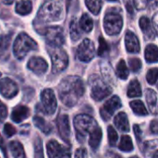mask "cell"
I'll list each match as a JSON object with an SVG mask.
<instances>
[{"label":"cell","mask_w":158,"mask_h":158,"mask_svg":"<svg viewBox=\"0 0 158 158\" xmlns=\"http://www.w3.org/2000/svg\"><path fill=\"white\" fill-rule=\"evenodd\" d=\"M4 133L6 137H12L16 133V129L9 123H6L4 127Z\"/></svg>","instance_id":"cell-39"},{"label":"cell","mask_w":158,"mask_h":158,"mask_svg":"<svg viewBox=\"0 0 158 158\" xmlns=\"http://www.w3.org/2000/svg\"><path fill=\"white\" fill-rule=\"evenodd\" d=\"M33 123H34V125H35L42 132H44V133H45V134L50 133V131H52L51 125H50L49 123H47V122H46L43 118H41V117H38V116L34 117V118H33Z\"/></svg>","instance_id":"cell-26"},{"label":"cell","mask_w":158,"mask_h":158,"mask_svg":"<svg viewBox=\"0 0 158 158\" xmlns=\"http://www.w3.org/2000/svg\"><path fill=\"white\" fill-rule=\"evenodd\" d=\"M134 132H135V135H136V137H137V139H138V141H140L141 140V136H142V131H141V129H140V127L138 126V125H134Z\"/></svg>","instance_id":"cell-44"},{"label":"cell","mask_w":158,"mask_h":158,"mask_svg":"<svg viewBox=\"0 0 158 158\" xmlns=\"http://www.w3.org/2000/svg\"><path fill=\"white\" fill-rule=\"evenodd\" d=\"M46 149H47V155L49 158L61 157L69 153L68 149L64 148L55 140H51L48 142L46 145Z\"/></svg>","instance_id":"cell-15"},{"label":"cell","mask_w":158,"mask_h":158,"mask_svg":"<svg viewBox=\"0 0 158 158\" xmlns=\"http://www.w3.org/2000/svg\"><path fill=\"white\" fill-rule=\"evenodd\" d=\"M7 115V109H6V106L0 101V116L5 118Z\"/></svg>","instance_id":"cell-43"},{"label":"cell","mask_w":158,"mask_h":158,"mask_svg":"<svg viewBox=\"0 0 158 158\" xmlns=\"http://www.w3.org/2000/svg\"><path fill=\"white\" fill-rule=\"evenodd\" d=\"M98 127L96 121L90 116L81 114L74 118V128L76 131V136L80 143L85 140L86 134H92V132Z\"/></svg>","instance_id":"cell-3"},{"label":"cell","mask_w":158,"mask_h":158,"mask_svg":"<svg viewBox=\"0 0 158 158\" xmlns=\"http://www.w3.org/2000/svg\"><path fill=\"white\" fill-rule=\"evenodd\" d=\"M2 119H4V118H2V117L0 116V123H1V121H2Z\"/></svg>","instance_id":"cell-51"},{"label":"cell","mask_w":158,"mask_h":158,"mask_svg":"<svg viewBox=\"0 0 158 158\" xmlns=\"http://www.w3.org/2000/svg\"><path fill=\"white\" fill-rule=\"evenodd\" d=\"M57 103L55 93L51 89H44L41 93L42 111L46 115H53L56 110Z\"/></svg>","instance_id":"cell-9"},{"label":"cell","mask_w":158,"mask_h":158,"mask_svg":"<svg viewBox=\"0 0 158 158\" xmlns=\"http://www.w3.org/2000/svg\"><path fill=\"white\" fill-rule=\"evenodd\" d=\"M37 43L31 36L25 32H21L17 36L14 42L13 52L15 56L19 60H21L28 55V53L37 49Z\"/></svg>","instance_id":"cell-4"},{"label":"cell","mask_w":158,"mask_h":158,"mask_svg":"<svg viewBox=\"0 0 158 158\" xmlns=\"http://www.w3.org/2000/svg\"><path fill=\"white\" fill-rule=\"evenodd\" d=\"M52 60L53 73H60L69 65V56L67 53L60 47H51L49 51Z\"/></svg>","instance_id":"cell-5"},{"label":"cell","mask_w":158,"mask_h":158,"mask_svg":"<svg viewBox=\"0 0 158 158\" xmlns=\"http://www.w3.org/2000/svg\"><path fill=\"white\" fill-rule=\"evenodd\" d=\"M140 27L147 39H154L155 31L152 27L150 19L147 17H142L140 19Z\"/></svg>","instance_id":"cell-19"},{"label":"cell","mask_w":158,"mask_h":158,"mask_svg":"<svg viewBox=\"0 0 158 158\" xmlns=\"http://www.w3.org/2000/svg\"><path fill=\"white\" fill-rule=\"evenodd\" d=\"M142 95V89L140 82L137 80H132L128 88V96L129 97H139Z\"/></svg>","instance_id":"cell-25"},{"label":"cell","mask_w":158,"mask_h":158,"mask_svg":"<svg viewBox=\"0 0 158 158\" xmlns=\"http://www.w3.org/2000/svg\"><path fill=\"white\" fill-rule=\"evenodd\" d=\"M131 107L132 111L138 116H147L148 112L143 103L140 100H134L131 102Z\"/></svg>","instance_id":"cell-28"},{"label":"cell","mask_w":158,"mask_h":158,"mask_svg":"<svg viewBox=\"0 0 158 158\" xmlns=\"http://www.w3.org/2000/svg\"><path fill=\"white\" fill-rule=\"evenodd\" d=\"M131 158H139V157H137V156H132V157H131Z\"/></svg>","instance_id":"cell-52"},{"label":"cell","mask_w":158,"mask_h":158,"mask_svg":"<svg viewBox=\"0 0 158 158\" xmlns=\"http://www.w3.org/2000/svg\"><path fill=\"white\" fill-rule=\"evenodd\" d=\"M34 150H35V158H44L43 155V146L40 138H37L34 143Z\"/></svg>","instance_id":"cell-38"},{"label":"cell","mask_w":158,"mask_h":158,"mask_svg":"<svg viewBox=\"0 0 158 158\" xmlns=\"http://www.w3.org/2000/svg\"><path fill=\"white\" fill-rule=\"evenodd\" d=\"M107 134H108V143L111 146H114L116 144V142L118 140V133L115 131V129L112 126H109L107 128Z\"/></svg>","instance_id":"cell-36"},{"label":"cell","mask_w":158,"mask_h":158,"mask_svg":"<svg viewBox=\"0 0 158 158\" xmlns=\"http://www.w3.org/2000/svg\"><path fill=\"white\" fill-rule=\"evenodd\" d=\"M69 33H70V37L72 41H77L80 39L81 37V31L79 28V25L77 23V20L75 19H73L70 21V25H69Z\"/></svg>","instance_id":"cell-33"},{"label":"cell","mask_w":158,"mask_h":158,"mask_svg":"<svg viewBox=\"0 0 158 158\" xmlns=\"http://www.w3.org/2000/svg\"><path fill=\"white\" fill-rule=\"evenodd\" d=\"M123 25L122 17L115 12H108L104 19V28L107 34L117 35L121 31Z\"/></svg>","instance_id":"cell-6"},{"label":"cell","mask_w":158,"mask_h":158,"mask_svg":"<svg viewBox=\"0 0 158 158\" xmlns=\"http://www.w3.org/2000/svg\"><path fill=\"white\" fill-rule=\"evenodd\" d=\"M127 10H128V11H130V13H131V14H132V13H133L132 7H131V5L130 3H127Z\"/></svg>","instance_id":"cell-47"},{"label":"cell","mask_w":158,"mask_h":158,"mask_svg":"<svg viewBox=\"0 0 158 158\" xmlns=\"http://www.w3.org/2000/svg\"><path fill=\"white\" fill-rule=\"evenodd\" d=\"M109 50V46H108V44L106 43V41L103 38V37H100L99 38V48H98V55L103 56H105V54H106Z\"/></svg>","instance_id":"cell-35"},{"label":"cell","mask_w":158,"mask_h":158,"mask_svg":"<svg viewBox=\"0 0 158 158\" xmlns=\"http://www.w3.org/2000/svg\"><path fill=\"white\" fill-rule=\"evenodd\" d=\"M9 149L14 158H25V152L22 144L18 141H13L9 143Z\"/></svg>","instance_id":"cell-24"},{"label":"cell","mask_w":158,"mask_h":158,"mask_svg":"<svg viewBox=\"0 0 158 158\" xmlns=\"http://www.w3.org/2000/svg\"><path fill=\"white\" fill-rule=\"evenodd\" d=\"M2 2L6 5H11L14 2V0H2Z\"/></svg>","instance_id":"cell-48"},{"label":"cell","mask_w":158,"mask_h":158,"mask_svg":"<svg viewBox=\"0 0 158 158\" xmlns=\"http://www.w3.org/2000/svg\"><path fill=\"white\" fill-rule=\"evenodd\" d=\"M19 93V87L15 81L9 78H4L0 81V94L7 99L13 98Z\"/></svg>","instance_id":"cell-12"},{"label":"cell","mask_w":158,"mask_h":158,"mask_svg":"<svg viewBox=\"0 0 158 158\" xmlns=\"http://www.w3.org/2000/svg\"><path fill=\"white\" fill-rule=\"evenodd\" d=\"M88 9L94 15H98L102 7V0H85Z\"/></svg>","instance_id":"cell-31"},{"label":"cell","mask_w":158,"mask_h":158,"mask_svg":"<svg viewBox=\"0 0 158 158\" xmlns=\"http://www.w3.org/2000/svg\"><path fill=\"white\" fill-rule=\"evenodd\" d=\"M57 129L60 137L66 142H69V136H70V126H69V118L67 115H60L57 118L56 121Z\"/></svg>","instance_id":"cell-14"},{"label":"cell","mask_w":158,"mask_h":158,"mask_svg":"<svg viewBox=\"0 0 158 158\" xmlns=\"http://www.w3.org/2000/svg\"><path fill=\"white\" fill-rule=\"evenodd\" d=\"M59 158H70V153H69V154H67V155H65V156H63Z\"/></svg>","instance_id":"cell-49"},{"label":"cell","mask_w":158,"mask_h":158,"mask_svg":"<svg viewBox=\"0 0 158 158\" xmlns=\"http://www.w3.org/2000/svg\"><path fill=\"white\" fill-rule=\"evenodd\" d=\"M11 33L0 35V58H5L7 55L11 42Z\"/></svg>","instance_id":"cell-20"},{"label":"cell","mask_w":158,"mask_h":158,"mask_svg":"<svg viewBox=\"0 0 158 158\" xmlns=\"http://www.w3.org/2000/svg\"><path fill=\"white\" fill-rule=\"evenodd\" d=\"M146 101L148 106L152 113H156V104H157V96L154 90L148 89L146 91Z\"/></svg>","instance_id":"cell-27"},{"label":"cell","mask_w":158,"mask_h":158,"mask_svg":"<svg viewBox=\"0 0 158 158\" xmlns=\"http://www.w3.org/2000/svg\"><path fill=\"white\" fill-rule=\"evenodd\" d=\"M150 129H151V131L155 134H157L158 133V120L157 119H155L151 122V125H150Z\"/></svg>","instance_id":"cell-42"},{"label":"cell","mask_w":158,"mask_h":158,"mask_svg":"<svg viewBox=\"0 0 158 158\" xmlns=\"http://www.w3.org/2000/svg\"><path fill=\"white\" fill-rule=\"evenodd\" d=\"M0 148L3 150V152L6 151V148H5V144H4V140L2 138V136L0 135Z\"/></svg>","instance_id":"cell-46"},{"label":"cell","mask_w":158,"mask_h":158,"mask_svg":"<svg viewBox=\"0 0 158 158\" xmlns=\"http://www.w3.org/2000/svg\"><path fill=\"white\" fill-rule=\"evenodd\" d=\"M0 76H1V73H0Z\"/></svg>","instance_id":"cell-54"},{"label":"cell","mask_w":158,"mask_h":158,"mask_svg":"<svg viewBox=\"0 0 158 158\" xmlns=\"http://www.w3.org/2000/svg\"><path fill=\"white\" fill-rule=\"evenodd\" d=\"M90 81L92 83L91 96L95 101H101L111 94V88L97 76H93Z\"/></svg>","instance_id":"cell-7"},{"label":"cell","mask_w":158,"mask_h":158,"mask_svg":"<svg viewBox=\"0 0 158 158\" xmlns=\"http://www.w3.org/2000/svg\"><path fill=\"white\" fill-rule=\"evenodd\" d=\"M129 65H130V68L132 71L137 72L142 68V61L137 57H132L129 60Z\"/></svg>","instance_id":"cell-37"},{"label":"cell","mask_w":158,"mask_h":158,"mask_svg":"<svg viewBox=\"0 0 158 158\" xmlns=\"http://www.w3.org/2000/svg\"><path fill=\"white\" fill-rule=\"evenodd\" d=\"M108 1H117V0H108Z\"/></svg>","instance_id":"cell-53"},{"label":"cell","mask_w":158,"mask_h":158,"mask_svg":"<svg viewBox=\"0 0 158 158\" xmlns=\"http://www.w3.org/2000/svg\"><path fill=\"white\" fill-rule=\"evenodd\" d=\"M88 154L84 148H79L75 153V158H87Z\"/></svg>","instance_id":"cell-41"},{"label":"cell","mask_w":158,"mask_h":158,"mask_svg":"<svg viewBox=\"0 0 158 158\" xmlns=\"http://www.w3.org/2000/svg\"><path fill=\"white\" fill-rule=\"evenodd\" d=\"M117 75L121 80H127L129 77V69L123 59L119 60L117 65Z\"/></svg>","instance_id":"cell-30"},{"label":"cell","mask_w":158,"mask_h":158,"mask_svg":"<svg viewBox=\"0 0 158 158\" xmlns=\"http://www.w3.org/2000/svg\"><path fill=\"white\" fill-rule=\"evenodd\" d=\"M125 45L126 49L130 53H139L140 52V43L137 36L131 31H128L125 35Z\"/></svg>","instance_id":"cell-16"},{"label":"cell","mask_w":158,"mask_h":158,"mask_svg":"<svg viewBox=\"0 0 158 158\" xmlns=\"http://www.w3.org/2000/svg\"><path fill=\"white\" fill-rule=\"evenodd\" d=\"M63 17V2L62 0H47L41 6L37 19L47 23L60 20Z\"/></svg>","instance_id":"cell-2"},{"label":"cell","mask_w":158,"mask_h":158,"mask_svg":"<svg viewBox=\"0 0 158 158\" xmlns=\"http://www.w3.org/2000/svg\"><path fill=\"white\" fill-rule=\"evenodd\" d=\"M31 9H32V5L30 0H21L18 2L16 5V8H15L16 12L22 16H25L31 13Z\"/></svg>","instance_id":"cell-22"},{"label":"cell","mask_w":158,"mask_h":158,"mask_svg":"<svg viewBox=\"0 0 158 158\" xmlns=\"http://www.w3.org/2000/svg\"><path fill=\"white\" fill-rule=\"evenodd\" d=\"M80 27L85 32H90L94 27V21L88 14H83L80 19Z\"/></svg>","instance_id":"cell-29"},{"label":"cell","mask_w":158,"mask_h":158,"mask_svg":"<svg viewBox=\"0 0 158 158\" xmlns=\"http://www.w3.org/2000/svg\"><path fill=\"white\" fill-rule=\"evenodd\" d=\"M101 139H102V130L100 127H97L92 132V134L90 135V139H89V144L93 150L95 151L99 147Z\"/></svg>","instance_id":"cell-23"},{"label":"cell","mask_w":158,"mask_h":158,"mask_svg":"<svg viewBox=\"0 0 158 158\" xmlns=\"http://www.w3.org/2000/svg\"><path fill=\"white\" fill-rule=\"evenodd\" d=\"M153 23H154V26H155V29L156 31V32L158 33V13H156L154 18H153Z\"/></svg>","instance_id":"cell-45"},{"label":"cell","mask_w":158,"mask_h":158,"mask_svg":"<svg viewBox=\"0 0 158 158\" xmlns=\"http://www.w3.org/2000/svg\"><path fill=\"white\" fill-rule=\"evenodd\" d=\"M45 41L51 47H60L65 43L63 29L59 26H52L44 31Z\"/></svg>","instance_id":"cell-8"},{"label":"cell","mask_w":158,"mask_h":158,"mask_svg":"<svg viewBox=\"0 0 158 158\" xmlns=\"http://www.w3.org/2000/svg\"><path fill=\"white\" fill-rule=\"evenodd\" d=\"M95 55V49L93 42L89 39H84L77 48V56L82 62L91 61Z\"/></svg>","instance_id":"cell-10"},{"label":"cell","mask_w":158,"mask_h":158,"mask_svg":"<svg viewBox=\"0 0 158 158\" xmlns=\"http://www.w3.org/2000/svg\"><path fill=\"white\" fill-rule=\"evenodd\" d=\"M146 80L148 83L150 84H155L158 80V68L151 69L146 75Z\"/></svg>","instance_id":"cell-34"},{"label":"cell","mask_w":158,"mask_h":158,"mask_svg":"<svg viewBox=\"0 0 158 158\" xmlns=\"http://www.w3.org/2000/svg\"><path fill=\"white\" fill-rule=\"evenodd\" d=\"M85 91L82 80L78 76H68L58 86V94L61 102L69 106H74Z\"/></svg>","instance_id":"cell-1"},{"label":"cell","mask_w":158,"mask_h":158,"mask_svg":"<svg viewBox=\"0 0 158 158\" xmlns=\"http://www.w3.org/2000/svg\"><path fill=\"white\" fill-rule=\"evenodd\" d=\"M115 125L116 127L121 131H129L130 130V124H129V119L128 117L126 115V113L124 112H120L118 113L116 117H115Z\"/></svg>","instance_id":"cell-18"},{"label":"cell","mask_w":158,"mask_h":158,"mask_svg":"<svg viewBox=\"0 0 158 158\" xmlns=\"http://www.w3.org/2000/svg\"><path fill=\"white\" fill-rule=\"evenodd\" d=\"M121 106H122V104H121V101L118 96L115 95V96L111 97L110 99H108L106 102V104L103 106V107L100 110L102 118L106 121L109 120L110 118L115 113V111L118 110V108H120Z\"/></svg>","instance_id":"cell-11"},{"label":"cell","mask_w":158,"mask_h":158,"mask_svg":"<svg viewBox=\"0 0 158 158\" xmlns=\"http://www.w3.org/2000/svg\"><path fill=\"white\" fill-rule=\"evenodd\" d=\"M134 5L138 10L144 9L147 5V0H134Z\"/></svg>","instance_id":"cell-40"},{"label":"cell","mask_w":158,"mask_h":158,"mask_svg":"<svg viewBox=\"0 0 158 158\" xmlns=\"http://www.w3.org/2000/svg\"><path fill=\"white\" fill-rule=\"evenodd\" d=\"M118 147L123 152H131V151H132L133 150V144H132L131 138L130 136H128V135L122 136Z\"/></svg>","instance_id":"cell-32"},{"label":"cell","mask_w":158,"mask_h":158,"mask_svg":"<svg viewBox=\"0 0 158 158\" xmlns=\"http://www.w3.org/2000/svg\"><path fill=\"white\" fill-rule=\"evenodd\" d=\"M28 69L36 75H43L48 69L47 62L40 56H32L28 62Z\"/></svg>","instance_id":"cell-13"},{"label":"cell","mask_w":158,"mask_h":158,"mask_svg":"<svg viewBox=\"0 0 158 158\" xmlns=\"http://www.w3.org/2000/svg\"><path fill=\"white\" fill-rule=\"evenodd\" d=\"M145 59L148 63L158 62V46L149 44L145 48Z\"/></svg>","instance_id":"cell-21"},{"label":"cell","mask_w":158,"mask_h":158,"mask_svg":"<svg viewBox=\"0 0 158 158\" xmlns=\"http://www.w3.org/2000/svg\"><path fill=\"white\" fill-rule=\"evenodd\" d=\"M30 116V109L26 106H17L14 107L11 113V119L16 123H20L21 121L28 118Z\"/></svg>","instance_id":"cell-17"},{"label":"cell","mask_w":158,"mask_h":158,"mask_svg":"<svg viewBox=\"0 0 158 158\" xmlns=\"http://www.w3.org/2000/svg\"><path fill=\"white\" fill-rule=\"evenodd\" d=\"M107 158H121L119 156H118V155H111V156L110 157H107Z\"/></svg>","instance_id":"cell-50"}]
</instances>
